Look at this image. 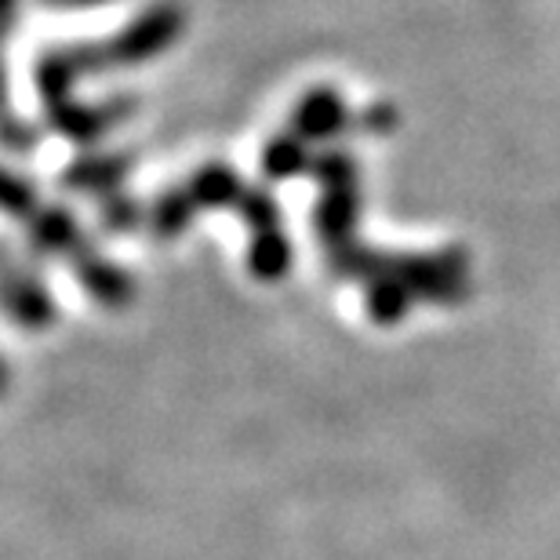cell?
<instances>
[{
	"instance_id": "12",
	"label": "cell",
	"mask_w": 560,
	"mask_h": 560,
	"mask_svg": "<svg viewBox=\"0 0 560 560\" xmlns=\"http://www.w3.org/2000/svg\"><path fill=\"white\" fill-rule=\"evenodd\" d=\"M310 164H313L310 142H302L295 131H280L262 150V175L270 178V183H284V178L310 172Z\"/></svg>"
},
{
	"instance_id": "1",
	"label": "cell",
	"mask_w": 560,
	"mask_h": 560,
	"mask_svg": "<svg viewBox=\"0 0 560 560\" xmlns=\"http://www.w3.org/2000/svg\"><path fill=\"white\" fill-rule=\"evenodd\" d=\"M389 270L405 280L416 302L458 306L469 295V255L463 248H441L425 255H389Z\"/></svg>"
},
{
	"instance_id": "20",
	"label": "cell",
	"mask_w": 560,
	"mask_h": 560,
	"mask_svg": "<svg viewBox=\"0 0 560 560\" xmlns=\"http://www.w3.org/2000/svg\"><path fill=\"white\" fill-rule=\"evenodd\" d=\"M357 120H361V128L368 131V136H389V131L397 128L400 117H397V109L389 103H378V106H368Z\"/></svg>"
},
{
	"instance_id": "18",
	"label": "cell",
	"mask_w": 560,
	"mask_h": 560,
	"mask_svg": "<svg viewBox=\"0 0 560 560\" xmlns=\"http://www.w3.org/2000/svg\"><path fill=\"white\" fill-rule=\"evenodd\" d=\"M142 219H145V211H142L131 197H120V194L106 197L103 215H98V222H103V230H114V233H128V230H136Z\"/></svg>"
},
{
	"instance_id": "10",
	"label": "cell",
	"mask_w": 560,
	"mask_h": 560,
	"mask_svg": "<svg viewBox=\"0 0 560 560\" xmlns=\"http://www.w3.org/2000/svg\"><path fill=\"white\" fill-rule=\"evenodd\" d=\"M411 306H416V295H411L408 284L389 266L372 280H364V310L375 324H386L389 328V324L405 320Z\"/></svg>"
},
{
	"instance_id": "7",
	"label": "cell",
	"mask_w": 560,
	"mask_h": 560,
	"mask_svg": "<svg viewBox=\"0 0 560 560\" xmlns=\"http://www.w3.org/2000/svg\"><path fill=\"white\" fill-rule=\"evenodd\" d=\"M136 167V156L131 153H92V156H77V161L66 167L62 186L73 189V194H117V186L125 183L128 172Z\"/></svg>"
},
{
	"instance_id": "21",
	"label": "cell",
	"mask_w": 560,
	"mask_h": 560,
	"mask_svg": "<svg viewBox=\"0 0 560 560\" xmlns=\"http://www.w3.org/2000/svg\"><path fill=\"white\" fill-rule=\"evenodd\" d=\"M0 139H4L15 153H26V150H33V145H37V131L26 128V125H15L11 131H0Z\"/></svg>"
},
{
	"instance_id": "4",
	"label": "cell",
	"mask_w": 560,
	"mask_h": 560,
	"mask_svg": "<svg viewBox=\"0 0 560 560\" xmlns=\"http://www.w3.org/2000/svg\"><path fill=\"white\" fill-rule=\"evenodd\" d=\"M350 106L335 88H310L291 109L288 131H295L302 142H331L350 128Z\"/></svg>"
},
{
	"instance_id": "5",
	"label": "cell",
	"mask_w": 560,
	"mask_h": 560,
	"mask_svg": "<svg viewBox=\"0 0 560 560\" xmlns=\"http://www.w3.org/2000/svg\"><path fill=\"white\" fill-rule=\"evenodd\" d=\"M131 109H136V103H131L128 95H117V98H109V103H98V106H88V103H77V98H66V103L48 109V120H51V128L59 131V136H66V139L95 142V139H103L109 128H117L125 117H131Z\"/></svg>"
},
{
	"instance_id": "11",
	"label": "cell",
	"mask_w": 560,
	"mask_h": 560,
	"mask_svg": "<svg viewBox=\"0 0 560 560\" xmlns=\"http://www.w3.org/2000/svg\"><path fill=\"white\" fill-rule=\"evenodd\" d=\"M189 197L197 200V208H237V200L244 197V186L241 175L233 172L226 164H205L200 172H194L189 178Z\"/></svg>"
},
{
	"instance_id": "16",
	"label": "cell",
	"mask_w": 560,
	"mask_h": 560,
	"mask_svg": "<svg viewBox=\"0 0 560 560\" xmlns=\"http://www.w3.org/2000/svg\"><path fill=\"white\" fill-rule=\"evenodd\" d=\"M313 178L324 186V189H346V186H357L361 178V167L346 150H324L317 161L310 164Z\"/></svg>"
},
{
	"instance_id": "19",
	"label": "cell",
	"mask_w": 560,
	"mask_h": 560,
	"mask_svg": "<svg viewBox=\"0 0 560 560\" xmlns=\"http://www.w3.org/2000/svg\"><path fill=\"white\" fill-rule=\"evenodd\" d=\"M33 205H37L33 189L22 178L0 172V208L11 211V215H33Z\"/></svg>"
},
{
	"instance_id": "23",
	"label": "cell",
	"mask_w": 560,
	"mask_h": 560,
	"mask_svg": "<svg viewBox=\"0 0 560 560\" xmlns=\"http://www.w3.org/2000/svg\"><path fill=\"white\" fill-rule=\"evenodd\" d=\"M11 15H15V0H0V26H8Z\"/></svg>"
},
{
	"instance_id": "3",
	"label": "cell",
	"mask_w": 560,
	"mask_h": 560,
	"mask_svg": "<svg viewBox=\"0 0 560 560\" xmlns=\"http://www.w3.org/2000/svg\"><path fill=\"white\" fill-rule=\"evenodd\" d=\"M0 306L8 310L11 320H19L22 328H30V331L48 328V324L59 317L48 288L33 273H22L19 266L11 262L8 252H0Z\"/></svg>"
},
{
	"instance_id": "22",
	"label": "cell",
	"mask_w": 560,
	"mask_h": 560,
	"mask_svg": "<svg viewBox=\"0 0 560 560\" xmlns=\"http://www.w3.org/2000/svg\"><path fill=\"white\" fill-rule=\"evenodd\" d=\"M48 8H62V11H73V8H95V4H106V0H44Z\"/></svg>"
},
{
	"instance_id": "9",
	"label": "cell",
	"mask_w": 560,
	"mask_h": 560,
	"mask_svg": "<svg viewBox=\"0 0 560 560\" xmlns=\"http://www.w3.org/2000/svg\"><path fill=\"white\" fill-rule=\"evenodd\" d=\"M30 248L40 255H84L88 244L81 237V226L66 208H44L33 211L30 222Z\"/></svg>"
},
{
	"instance_id": "13",
	"label": "cell",
	"mask_w": 560,
	"mask_h": 560,
	"mask_svg": "<svg viewBox=\"0 0 560 560\" xmlns=\"http://www.w3.org/2000/svg\"><path fill=\"white\" fill-rule=\"evenodd\" d=\"M291 259H295V252H291V241L280 230L255 233V241H252V248H248V273L255 280H266V284H273V280L288 277Z\"/></svg>"
},
{
	"instance_id": "2",
	"label": "cell",
	"mask_w": 560,
	"mask_h": 560,
	"mask_svg": "<svg viewBox=\"0 0 560 560\" xmlns=\"http://www.w3.org/2000/svg\"><path fill=\"white\" fill-rule=\"evenodd\" d=\"M183 26H186V15L178 4H167V0L153 4L150 11L136 15L125 30L114 33V37L103 44L109 70H125V66H139L145 59H156V55L167 51L178 37H183Z\"/></svg>"
},
{
	"instance_id": "8",
	"label": "cell",
	"mask_w": 560,
	"mask_h": 560,
	"mask_svg": "<svg viewBox=\"0 0 560 560\" xmlns=\"http://www.w3.org/2000/svg\"><path fill=\"white\" fill-rule=\"evenodd\" d=\"M357 222H361V189L346 186V189H324L317 208H313V230L317 237L328 244L350 241Z\"/></svg>"
},
{
	"instance_id": "6",
	"label": "cell",
	"mask_w": 560,
	"mask_h": 560,
	"mask_svg": "<svg viewBox=\"0 0 560 560\" xmlns=\"http://www.w3.org/2000/svg\"><path fill=\"white\" fill-rule=\"evenodd\" d=\"M73 262H77V280H81V288L98 302V306H106V310L131 306V299H136V280L120 270L117 262L103 259V255L92 248L84 255H77Z\"/></svg>"
},
{
	"instance_id": "15",
	"label": "cell",
	"mask_w": 560,
	"mask_h": 560,
	"mask_svg": "<svg viewBox=\"0 0 560 560\" xmlns=\"http://www.w3.org/2000/svg\"><path fill=\"white\" fill-rule=\"evenodd\" d=\"M197 215V200L189 197V189H164L153 200V208L145 211V222L161 241H175L178 233L189 230V222Z\"/></svg>"
},
{
	"instance_id": "24",
	"label": "cell",
	"mask_w": 560,
	"mask_h": 560,
	"mask_svg": "<svg viewBox=\"0 0 560 560\" xmlns=\"http://www.w3.org/2000/svg\"><path fill=\"white\" fill-rule=\"evenodd\" d=\"M4 386H8V368H4V361H0V394H4Z\"/></svg>"
},
{
	"instance_id": "14",
	"label": "cell",
	"mask_w": 560,
	"mask_h": 560,
	"mask_svg": "<svg viewBox=\"0 0 560 560\" xmlns=\"http://www.w3.org/2000/svg\"><path fill=\"white\" fill-rule=\"evenodd\" d=\"M389 266V255L386 252H375L368 248L361 241H339L328 248V270L331 277L339 280H372L375 273H383Z\"/></svg>"
},
{
	"instance_id": "17",
	"label": "cell",
	"mask_w": 560,
	"mask_h": 560,
	"mask_svg": "<svg viewBox=\"0 0 560 560\" xmlns=\"http://www.w3.org/2000/svg\"><path fill=\"white\" fill-rule=\"evenodd\" d=\"M233 211L248 222L252 233H266V230L280 226V208H277L273 194H266V189H244V197L237 200Z\"/></svg>"
}]
</instances>
